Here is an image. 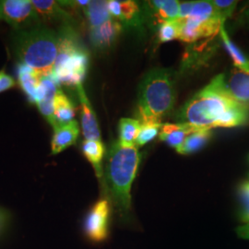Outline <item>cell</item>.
Segmentation results:
<instances>
[{"label":"cell","instance_id":"17","mask_svg":"<svg viewBox=\"0 0 249 249\" xmlns=\"http://www.w3.org/2000/svg\"><path fill=\"white\" fill-rule=\"evenodd\" d=\"M108 9L112 18L119 22L134 24L140 20V9L134 1H108Z\"/></svg>","mask_w":249,"mask_h":249},{"label":"cell","instance_id":"1","mask_svg":"<svg viewBox=\"0 0 249 249\" xmlns=\"http://www.w3.org/2000/svg\"><path fill=\"white\" fill-rule=\"evenodd\" d=\"M181 123L213 129L233 127L249 121V107L237 103L225 92L222 74L199 90L178 113Z\"/></svg>","mask_w":249,"mask_h":249},{"label":"cell","instance_id":"15","mask_svg":"<svg viewBox=\"0 0 249 249\" xmlns=\"http://www.w3.org/2000/svg\"><path fill=\"white\" fill-rule=\"evenodd\" d=\"M201 128L203 127H198L188 123L163 124L160 128L159 139L161 142H164L177 149L185 142L189 135Z\"/></svg>","mask_w":249,"mask_h":249},{"label":"cell","instance_id":"13","mask_svg":"<svg viewBox=\"0 0 249 249\" xmlns=\"http://www.w3.org/2000/svg\"><path fill=\"white\" fill-rule=\"evenodd\" d=\"M57 83L51 76L41 78V87L39 100L36 104L41 114L45 116L48 123L53 127L57 125V123L53 116V98L55 92L57 91Z\"/></svg>","mask_w":249,"mask_h":249},{"label":"cell","instance_id":"12","mask_svg":"<svg viewBox=\"0 0 249 249\" xmlns=\"http://www.w3.org/2000/svg\"><path fill=\"white\" fill-rule=\"evenodd\" d=\"M36 12L38 13L43 24L60 22L62 26H70L72 18L62 9L58 1L53 0H31Z\"/></svg>","mask_w":249,"mask_h":249},{"label":"cell","instance_id":"21","mask_svg":"<svg viewBox=\"0 0 249 249\" xmlns=\"http://www.w3.org/2000/svg\"><path fill=\"white\" fill-rule=\"evenodd\" d=\"M83 12L89 21V29L100 26L113 18L108 9V1H90L88 7L83 9Z\"/></svg>","mask_w":249,"mask_h":249},{"label":"cell","instance_id":"26","mask_svg":"<svg viewBox=\"0 0 249 249\" xmlns=\"http://www.w3.org/2000/svg\"><path fill=\"white\" fill-rule=\"evenodd\" d=\"M180 31L179 20L165 22L160 25L158 31V39L160 43H167L178 39Z\"/></svg>","mask_w":249,"mask_h":249},{"label":"cell","instance_id":"22","mask_svg":"<svg viewBox=\"0 0 249 249\" xmlns=\"http://www.w3.org/2000/svg\"><path fill=\"white\" fill-rule=\"evenodd\" d=\"M212 137V129L201 128L196 132L189 135L185 142L182 143L176 150L178 153L183 155H188L195 153L201 150Z\"/></svg>","mask_w":249,"mask_h":249},{"label":"cell","instance_id":"3","mask_svg":"<svg viewBox=\"0 0 249 249\" xmlns=\"http://www.w3.org/2000/svg\"><path fill=\"white\" fill-rule=\"evenodd\" d=\"M141 162L137 146L124 147L114 143L108 152L106 181L121 219L126 221L131 213V187Z\"/></svg>","mask_w":249,"mask_h":249},{"label":"cell","instance_id":"11","mask_svg":"<svg viewBox=\"0 0 249 249\" xmlns=\"http://www.w3.org/2000/svg\"><path fill=\"white\" fill-rule=\"evenodd\" d=\"M81 107V127L85 141H101L98 121L82 84L76 87Z\"/></svg>","mask_w":249,"mask_h":249},{"label":"cell","instance_id":"16","mask_svg":"<svg viewBox=\"0 0 249 249\" xmlns=\"http://www.w3.org/2000/svg\"><path fill=\"white\" fill-rule=\"evenodd\" d=\"M41 76L23 64H18V84L31 103L37 104L40 95Z\"/></svg>","mask_w":249,"mask_h":249},{"label":"cell","instance_id":"19","mask_svg":"<svg viewBox=\"0 0 249 249\" xmlns=\"http://www.w3.org/2000/svg\"><path fill=\"white\" fill-rule=\"evenodd\" d=\"M53 106V116L57 124H68L74 120L75 107L61 89H57L55 92Z\"/></svg>","mask_w":249,"mask_h":249},{"label":"cell","instance_id":"10","mask_svg":"<svg viewBox=\"0 0 249 249\" xmlns=\"http://www.w3.org/2000/svg\"><path fill=\"white\" fill-rule=\"evenodd\" d=\"M123 29V24L115 18H111L102 25L89 29L91 45L100 51L111 48L116 43Z\"/></svg>","mask_w":249,"mask_h":249},{"label":"cell","instance_id":"20","mask_svg":"<svg viewBox=\"0 0 249 249\" xmlns=\"http://www.w3.org/2000/svg\"><path fill=\"white\" fill-rule=\"evenodd\" d=\"M151 7L154 12V17L160 22V25L179 19L180 2L176 0L151 1Z\"/></svg>","mask_w":249,"mask_h":249},{"label":"cell","instance_id":"4","mask_svg":"<svg viewBox=\"0 0 249 249\" xmlns=\"http://www.w3.org/2000/svg\"><path fill=\"white\" fill-rule=\"evenodd\" d=\"M176 89L173 75L167 70H153L141 82L138 95V120L141 124H161L173 109Z\"/></svg>","mask_w":249,"mask_h":249},{"label":"cell","instance_id":"23","mask_svg":"<svg viewBox=\"0 0 249 249\" xmlns=\"http://www.w3.org/2000/svg\"><path fill=\"white\" fill-rule=\"evenodd\" d=\"M220 34H221L224 47L229 53V55L231 56L234 67L242 71L249 73V58L241 51L240 48L237 45L232 43V41L229 38L227 32L224 28V23H223L221 26Z\"/></svg>","mask_w":249,"mask_h":249},{"label":"cell","instance_id":"29","mask_svg":"<svg viewBox=\"0 0 249 249\" xmlns=\"http://www.w3.org/2000/svg\"><path fill=\"white\" fill-rule=\"evenodd\" d=\"M16 82L12 79L11 76L7 74L4 70L0 71V93L13 88Z\"/></svg>","mask_w":249,"mask_h":249},{"label":"cell","instance_id":"7","mask_svg":"<svg viewBox=\"0 0 249 249\" xmlns=\"http://www.w3.org/2000/svg\"><path fill=\"white\" fill-rule=\"evenodd\" d=\"M111 204L107 198H102L91 208L86 217L84 231L89 240L103 242L108 236Z\"/></svg>","mask_w":249,"mask_h":249},{"label":"cell","instance_id":"24","mask_svg":"<svg viewBox=\"0 0 249 249\" xmlns=\"http://www.w3.org/2000/svg\"><path fill=\"white\" fill-rule=\"evenodd\" d=\"M138 119L122 118L119 122V143L124 147L136 146L135 142L141 128Z\"/></svg>","mask_w":249,"mask_h":249},{"label":"cell","instance_id":"5","mask_svg":"<svg viewBox=\"0 0 249 249\" xmlns=\"http://www.w3.org/2000/svg\"><path fill=\"white\" fill-rule=\"evenodd\" d=\"M59 49L51 77L57 84L77 87L82 84L89 66V54L71 26L57 31Z\"/></svg>","mask_w":249,"mask_h":249},{"label":"cell","instance_id":"25","mask_svg":"<svg viewBox=\"0 0 249 249\" xmlns=\"http://www.w3.org/2000/svg\"><path fill=\"white\" fill-rule=\"evenodd\" d=\"M161 126L162 124H142L135 145L137 147H142L145 144L150 142L160 133Z\"/></svg>","mask_w":249,"mask_h":249},{"label":"cell","instance_id":"30","mask_svg":"<svg viewBox=\"0 0 249 249\" xmlns=\"http://www.w3.org/2000/svg\"><path fill=\"white\" fill-rule=\"evenodd\" d=\"M195 1H190V2H183L180 3V8H179V19H184L189 17L191 14V11L194 6Z\"/></svg>","mask_w":249,"mask_h":249},{"label":"cell","instance_id":"14","mask_svg":"<svg viewBox=\"0 0 249 249\" xmlns=\"http://www.w3.org/2000/svg\"><path fill=\"white\" fill-rule=\"evenodd\" d=\"M80 135V125L76 120L65 124H57L53 127L51 142V154L55 155L73 145Z\"/></svg>","mask_w":249,"mask_h":249},{"label":"cell","instance_id":"18","mask_svg":"<svg viewBox=\"0 0 249 249\" xmlns=\"http://www.w3.org/2000/svg\"><path fill=\"white\" fill-rule=\"evenodd\" d=\"M82 152L95 171L96 177L102 180L104 177L103 159L105 156V146L101 141H84Z\"/></svg>","mask_w":249,"mask_h":249},{"label":"cell","instance_id":"9","mask_svg":"<svg viewBox=\"0 0 249 249\" xmlns=\"http://www.w3.org/2000/svg\"><path fill=\"white\" fill-rule=\"evenodd\" d=\"M222 83L225 92L232 100L249 107V73L235 68L228 75L222 74Z\"/></svg>","mask_w":249,"mask_h":249},{"label":"cell","instance_id":"28","mask_svg":"<svg viewBox=\"0 0 249 249\" xmlns=\"http://www.w3.org/2000/svg\"><path fill=\"white\" fill-rule=\"evenodd\" d=\"M242 210L241 220L245 223H249V182H245L241 185L239 189Z\"/></svg>","mask_w":249,"mask_h":249},{"label":"cell","instance_id":"32","mask_svg":"<svg viewBox=\"0 0 249 249\" xmlns=\"http://www.w3.org/2000/svg\"><path fill=\"white\" fill-rule=\"evenodd\" d=\"M247 15H248V17H249V9L247 10Z\"/></svg>","mask_w":249,"mask_h":249},{"label":"cell","instance_id":"8","mask_svg":"<svg viewBox=\"0 0 249 249\" xmlns=\"http://www.w3.org/2000/svg\"><path fill=\"white\" fill-rule=\"evenodd\" d=\"M178 20L180 23L178 39L187 43H193L199 39L216 36L220 33L221 26L224 23L220 18L201 20L188 17Z\"/></svg>","mask_w":249,"mask_h":249},{"label":"cell","instance_id":"6","mask_svg":"<svg viewBox=\"0 0 249 249\" xmlns=\"http://www.w3.org/2000/svg\"><path fill=\"white\" fill-rule=\"evenodd\" d=\"M0 19L8 22L14 31L28 30L43 24L31 0L0 1Z\"/></svg>","mask_w":249,"mask_h":249},{"label":"cell","instance_id":"31","mask_svg":"<svg viewBox=\"0 0 249 249\" xmlns=\"http://www.w3.org/2000/svg\"><path fill=\"white\" fill-rule=\"evenodd\" d=\"M237 233L242 238L249 239V223H247L245 225L238 227Z\"/></svg>","mask_w":249,"mask_h":249},{"label":"cell","instance_id":"27","mask_svg":"<svg viewBox=\"0 0 249 249\" xmlns=\"http://www.w3.org/2000/svg\"><path fill=\"white\" fill-rule=\"evenodd\" d=\"M212 3L223 21L231 16L237 4L236 1L230 0H213Z\"/></svg>","mask_w":249,"mask_h":249},{"label":"cell","instance_id":"2","mask_svg":"<svg viewBox=\"0 0 249 249\" xmlns=\"http://www.w3.org/2000/svg\"><path fill=\"white\" fill-rule=\"evenodd\" d=\"M12 49L19 64L25 65L41 77H49L58 55V33L45 24L14 31Z\"/></svg>","mask_w":249,"mask_h":249}]
</instances>
